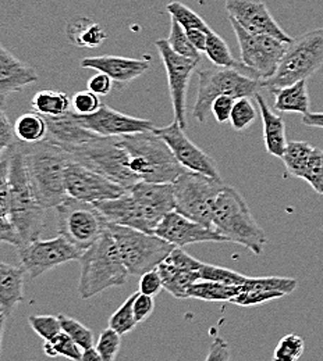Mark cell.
I'll list each match as a JSON object with an SVG mask.
<instances>
[{
	"label": "cell",
	"mask_w": 323,
	"mask_h": 361,
	"mask_svg": "<svg viewBox=\"0 0 323 361\" xmlns=\"http://www.w3.org/2000/svg\"><path fill=\"white\" fill-rule=\"evenodd\" d=\"M323 67V27L293 39L278 64L275 75L262 82L271 92L311 78Z\"/></svg>",
	"instance_id": "cell-7"
},
{
	"label": "cell",
	"mask_w": 323,
	"mask_h": 361,
	"mask_svg": "<svg viewBox=\"0 0 323 361\" xmlns=\"http://www.w3.org/2000/svg\"><path fill=\"white\" fill-rule=\"evenodd\" d=\"M231 28L237 37L241 63L262 82L272 78L287 50V42L272 35L251 34L235 20L229 18Z\"/></svg>",
	"instance_id": "cell-12"
},
{
	"label": "cell",
	"mask_w": 323,
	"mask_h": 361,
	"mask_svg": "<svg viewBox=\"0 0 323 361\" xmlns=\"http://www.w3.org/2000/svg\"><path fill=\"white\" fill-rule=\"evenodd\" d=\"M213 229L229 242L247 247L255 256H261L268 243L265 231L254 219L245 199L230 185H226L216 199Z\"/></svg>",
	"instance_id": "cell-5"
},
{
	"label": "cell",
	"mask_w": 323,
	"mask_h": 361,
	"mask_svg": "<svg viewBox=\"0 0 323 361\" xmlns=\"http://www.w3.org/2000/svg\"><path fill=\"white\" fill-rule=\"evenodd\" d=\"M155 46L163 61L172 104L175 110V120L180 127L187 128V93L191 77L194 75L199 61L177 54L168 44V39H158Z\"/></svg>",
	"instance_id": "cell-14"
},
{
	"label": "cell",
	"mask_w": 323,
	"mask_h": 361,
	"mask_svg": "<svg viewBox=\"0 0 323 361\" xmlns=\"http://www.w3.org/2000/svg\"><path fill=\"white\" fill-rule=\"evenodd\" d=\"M66 190L77 200L98 203L116 199L126 193V188L77 161L73 156L66 173Z\"/></svg>",
	"instance_id": "cell-15"
},
{
	"label": "cell",
	"mask_w": 323,
	"mask_h": 361,
	"mask_svg": "<svg viewBox=\"0 0 323 361\" xmlns=\"http://www.w3.org/2000/svg\"><path fill=\"white\" fill-rule=\"evenodd\" d=\"M225 8L229 18L235 20L245 31L251 34H266L290 44L291 37L278 25L262 0H225Z\"/></svg>",
	"instance_id": "cell-18"
},
{
	"label": "cell",
	"mask_w": 323,
	"mask_h": 361,
	"mask_svg": "<svg viewBox=\"0 0 323 361\" xmlns=\"http://www.w3.org/2000/svg\"><path fill=\"white\" fill-rule=\"evenodd\" d=\"M78 295L83 300L127 283L130 272L123 264L113 236L106 232L80 259Z\"/></svg>",
	"instance_id": "cell-3"
},
{
	"label": "cell",
	"mask_w": 323,
	"mask_h": 361,
	"mask_svg": "<svg viewBox=\"0 0 323 361\" xmlns=\"http://www.w3.org/2000/svg\"><path fill=\"white\" fill-rule=\"evenodd\" d=\"M107 231L116 242L123 264L130 275L136 276L156 270L176 247L155 233L129 226L107 224Z\"/></svg>",
	"instance_id": "cell-8"
},
{
	"label": "cell",
	"mask_w": 323,
	"mask_h": 361,
	"mask_svg": "<svg viewBox=\"0 0 323 361\" xmlns=\"http://www.w3.org/2000/svg\"><path fill=\"white\" fill-rule=\"evenodd\" d=\"M173 186L176 212L202 226L213 228L215 203L226 183L199 173L185 171L173 182Z\"/></svg>",
	"instance_id": "cell-10"
},
{
	"label": "cell",
	"mask_w": 323,
	"mask_h": 361,
	"mask_svg": "<svg viewBox=\"0 0 323 361\" xmlns=\"http://www.w3.org/2000/svg\"><path fill=\"white\" fill-rule=\"evenodd\" d=\"M102 102L98 94H95L91 90H81L77 92L71 97V107L73 111L78 116H90L96 113L102 107Z\"/></svg>",
	"instance_id": "cell-47"
},
{
	"label": "cell",
	"mask_w": 323,
	"mask_h": 361,
	"mask_svg": "<svg viewBox=\"0 0 323 361\" xmlns=\"http://www.w3.org/2000/svg\"><path fill=\"white\" fill-rule=\"evenodd\" d=\"M168 44L177 54L201 61V53L191 44L184 28L173 18L170 23V35L168 38Z\"/></svg>",
	"instance_id": "cell-39"
},
{
	"label": "cell",
	"mask_w": 323,
	"mask_h": 361,
	"mask_svg": "<svg viewBox=\"0 0 323 361\" xmlns=\"http://www.w3.org/2000/svg\"><path fill=\"white\" fill-rule=\"evenodd\" d=\"M315 146L303 140H290L287 149L281 157L286 170L290 176L303 178L304 171L310 163Z\"/></svg>",
	"instance_id": "cell-32"
},
{
	"label": "cell",
	"mask_w": 323,
	"mask_h": 361,
	"mask_svg": "<svg viewBox=\"0 0 323 361\" xmlns=\"http://www.w3.org/2000/svg\"><path fill=\"white\" fill-rule=\"evenodd\" d=\"M37 71L18 60L4 45H0V99L6 103L7 96L21 92L38 82Z\"/></svg>",
	"instance_id": "cell-23"
},
{
	"label": "cell",
	"mask_w": 323,
	"mask_h": 361,
	"mask_svg": "<svg viewBox=\"0 0 323 361\" xmlns=\"http://www.w3.org/2000/svg\"><path fill=\"white\" fill-rule=\"evenodd\" d=\"M303 124L312 128H323V111L322 113L310 111L308 114L303 116Z\"/></svg>",
	"instance_id": "cell-55"
},
{
	"label": "cell",
	"mask_w": 323,
	"mask_h": 361,
	"mask_svg": "<svg viewBox=\"0 0 323 361\" xmlns=\"http://www.w3.org/2000/svg\"><path fill=\"white\" fill-rule=\"evenodd\" d=\"M83 127L93 131V134L105 137L133 135L139 133H153L155 124L151 120L133 117L114 110L106 104L90 116L76 114Z\"/></svg>",
	"instance_id": "cell-19"
},
{
	"label": "cell",
	"mask_w": 323,
	"mask_h": 361,
	"mask_svg": "<svg viewBox=\"0 0 323 361\" xmlns=\"http://www.w3.org/2000/svg\"><path fill=\"white\" fill-rule=\"evenodd\" d=\"M211 31L212 30H209V31H206V30H189V31H187L191 44L199 53H205L208 35H209Z\"/></svg>",
	"instance_id": "cell-54"
},
{
	"label": "cell",
	"mask_w": 323,
	"mask_h": 361,
	"mask_svg": "<svg viewBox=\"0 0 323 361\" xmlns=\"http://www.w3.org/2000/svg\"><path fill=\"white\" fill-rule=\"evenodd\" d=\"M59 319L61 324V331L66 332L83 350L93 348V334L90 328L71 317L60 314Z\"/></svg>",
	"instance_id": "cell-42"
},
{
	"label": "cell",
	"mask_w": 323,
	"mask_h": 361,
	"mask_svg": "<svg viewBox=\"0 0 323 361\" xmlns=\"http://www.w3.org/2000/svg\"><path fill=\"white\" fill-rule=\"evenodd\" d=\"M254 99L257 100L259 114L262 118L265 149L271 156L281 159L288 145V140L286 137L284 120L281 116H278L271 109V106L266 103L261 93H258Z\"/></svg>",
	"instance_id": "cell-25"
},
{
	"label": "cell",
	"mask_w": 323,
	"mask_h": 361,
	"mask_svg": "<svg viewBox=\"0 0 323 361\" xmlns=\"http://www.w3.org/2000/svg\"><path fill=\"white\" fill-rule=\"evenodd\" d=\"M17 253L25 272L31 278H38L69 262H80L84 250L59 235L47 240L37 239L17 249Z\"/></svg>",
	"instance_id": "cell-13"
},
{
	"label": "cell",
	"mask_w": 323,
	"mask_h": 361,
	"mask_svg": "<svg viewBox=\"0 0 323 361\" xmlns=\"http://www.w3.org/2000/svg\"><path fill=\"white\" fill-rule=\"evenodd\" d=\"M25 270L13 264H0V312L10 317L16 307L24 300Z\"/></svg>",
	"instance_id": "cell-26"
},
{
	"label": "cell",
	"mask_w": 323,
	"mask_h": 361,
	"mask_svg": "<svg viewBox=\"0 0 323 361\" xmlns=\"http://www.w3.org/2000/svg\"><path fill=\"white\" fill-rule=\"evenodd\" d=\"M247 279L248 276L225 267H219L208 263H202V267H201V281H213V282L231 285V286H242L247 282Z\"/></svg>",
	"instance_id": "cell-40"
},
{
	"label": "cell",
	"mask_w": 323,
	"mask_h": 361,
	"mask_svg": "<svg viewBox=\"0 0 323 361\" xmlns=\"http://www.w3.org/2000/svg\"><path fill=\"white\" fill-rule=\"evenodd\" d=\"M54 210L59 235L64 236L84 252L107 229V221L93 203L69 196Z\"/></svg>",
	"instance_id": "cell-11"
},
{
	"label": "cell",
	"mask_w": 323,
	"mask_h": 361,
	"mask_svg": "<svg viewBox=\"0 0 323 361\" xmlns=\"http://www.w3.org/2000/svg\"><path fill=\"white\" fill-rule=\"evenodd\" d=\"M155 310V299L153 296H148L139 292L134 300V316L139 322L148 319Z\"/></svg>",
	"instance_id": "cell-52"
},
{
	"label": "cell",
	"mask_w": 323,
	"mask_h": 361,
	"mask_svg": "<svg viewBox=\"0 0 323 361\" xmlns=\"http://www.w3.org/2000/svg\"><path fill=\"white\" fill-rule=\"evenodd\" d=\"M205 361H231L230 346L222 336H213Z\"/></svg>",
	"instance_id": "cell-51"
},
{
	"label": "cell",
	"mask_w": 323,
	"mask_h": 361,
	"mask_svg": "<svg viewBox=\"0 0 323 361\" xmlns=\"http://www.w3.org/2000/svg\"><path fill=\"white\" fill-rule=\"evenodd\" d=\"M301 180H307L312 189L323 195V150L319 147L314 149V153L310 159V163L304 171Z\"/></svg>",
	"instance_id": "cell-45"
},
{
	"label": "cell",
	"mask_w": 323,
	"mask_h": 361,
	"mask_svg": "<svg viewBox=\"0 0 323 361\" xmlns=\"http://www.w3.org/2000/svg\"><path fill=\"white\" fill-rule=\"evenodd\" d=\"M168 13L172 16L173 20H176L185 31L189 30H212L206 21L198 16L192 8L183 4L182 1H170L166 4Z\"/></svg>",
	"instance_id": "cell-38"
},
{
	"label": "cell",
	"mask_w": 323,
	"mask_h": 361,
	"mask_svg": "<svg viewBox=\"0 0 323 361\" xmlns=\"http://www.w3.org/2000/svg\"><path fill=\"white\" fill-rule=\"evenodd\" d=\"M202 262L191 257L182 247L175 250L159 264L163 289L176 299H188L189 288L201 281Z\"/></svg>",
	"instance_id": "cell-20"
},
{
	"label": "cell",
	"mask_w": 323,
	"mask_h": 361,
	"mask_svg": "<svg viewBox=\"0 0 323 361\" xmlns=\"http://www.w3.org/2000/svg\"><path fill=\"white\" fill-rule=\"evenodd\" d=\"M198 75L196 99L192 107V116L199 124H205L212 114V103L219 96L255 97L262 88V81L258 80L245 66L235 67H212L201 70Z\"/></svg>",
	"instance_id": "cell-6"
},
{
	"label": "cell",
	"mask_w": 323,
	"mask_h": 361,
	"mask_svg": "<svg viewBox=\"0 0 323 361\" xmlns=\"http://www.w3.org/2000/svg\"><path fill=\"white\" fill-rule=\"evenodd\" d=\"M87 87L98 96H106L113 90V80L103 73H98L90 78Z\"/></svg>",
	"instance_id": "cell-53"
},
{
	"label": "cell",
	"mask_w": 323,
	"mask_h": 361,
	"mask_svg": "<svg viewBox=\"0 0 323 361\" xmlns=\"http://www.w3.org/2000/svg\"><path fill=\"white\" fill-rule=\"evenodd\" d=\"M286 296L281 292L276 290H266V289H249V290H241L230 303L248 307V306H258L262 303H268L272 300H277L280 298Z\"/></svg>",
	"instance_id": "cell-43"
},
{
	"label": "cell",
	"mask_w": 323,
	"mask_h": 361,
	"mask_svg": "<svg viewBox=\"0 0 323 361\" xmlns=\"http://www.w3.org/2000/svg\"><path fill=\"white\" fill-rule=\"evenodd\" d=\"M137 295L139 292L127 298V300L109 318V328L114 329L122 336L130 334L139 324L137 318L134 316V300Z\"/></svg>",
	"instance_id": "cell-37"
},
{
	"label": "cell",
	"mask_w": 323,
	"mask_h": 361,
	"mask_svg": "<svg viewBox=\"0 0 323 361\" xmlns=\"http://www.w3.org/2000/svg\"><path fill=\"white\" fill-rule=\"evenodd\" d=\"M20 142L14 133V124L10 123L4 110L0 111V153L10 149L13 145Z\"/></svg>",
	"instance_id": "cell-50"
},
{
	"label": "cell",
	"mask_w": 323,
	"mask_h": 361,
	"mask_svg": "<svg viewBox=\"0 0 323 361\" xmlns=\"http://www.w3.org/2000/svg\"><path fill=\"white\" fill-rule=\"evenodd\" d=\"M67 39L81 49H96L102 45L107 34L98 23L88 17H76L66 25Z\"/></svg>",
	"instance_id": "cell-28"
},
{
	"label": "cell",
	"mask_w": 323,
	"mask_h": 361,
	"mask_svg": "<svg viewBox=\"0 0 323 361\" xmlns=\"http://www.w3.org/2000/svg\"><path fill=\"white\" fill-rule=\"evenodd\" d=\"M14 133L20 142L34 145L47 140V124L44 116L38 113H25L14 123Z\"/></svg>",
	"instance_id": "cell-31"
},
{
	"label": "cell",
	"mask_w": 323,
	"mask_h": 361,
	"mask_svg": "<svg viewBox=\"0 0 323 361\" xmlns=\"http://www.w3.org/2000/svg\"><path fill=\"white\" fill-rule=\"evenodd\" d=\"M47 124V140L70 150L86 142H90L99 135L81 126L74 111H69L60 117H45Z\"/></svg>",
	"instance_id": "cell-24"
},
{
	"label": "cell",
	"mask_w": 323,
	"mask_h": 361,
	"mask_svg": "<svg viewBox=\"0 0 323 361\" xmlns=\"http://www.w3.org/2000/svg\"><path fill=\"white\" fill-rule=\"evenodd\" d=\"M141 216L155 233L156 226L172 212L176 210L173 183H153L139 180L127 189Z\"/></svg>",
	"instance_id": "cell-17"
},
{
	"label": "cell",
	"mask_w": 323,
	"mask_h": 361,
	"mask_svg": "<svg viewBox=\"0 0 323 361\" xmlns=\"http://www.w3.org/2000/svg\"><path fill=\"white\" fill-rule=\"evenodd\" d=\"M241 292V286H231L213 281H198L188 290V299L204 302H231Z\"/></svg>",
	"instance_id": "cell-30"
},
{
	"label": "cell",
	"mask_w": 323,
	"mask_h": 361,
	"mask_svg": "<svg viewBox=\"0 0 323 361\" xmlns=\"http://www.w3.org/2000/svg\"><path fill=\"white\" fill-rule=\"evenodd\" d=\"M234 103H235V99L231 96H219L218 99H215V102L212 103L211 111L218 124L225 126L230 123Z\"/></svg>",
	"instance_id": "cell-48"
},
{
	"label": "cell",
	"mask_w": 323,
	"mask_h": 361,
	"mask_svg": "<svg viewBox=\"0 0 323 361\" xmlns=\"http://www.w3.org/2000/svg\"><path fill=\"white\" fill-rule=\"evenodd\" d=\"M42 350L47 357H64L71 361L83 360V349L66 334L60 332L50 341H44Z\"/></svg>",
	"instance_id": "cell-33"
},
{
	"label": "cell",
	"mask_w": 323,
	"mask_h": 361,
	"mask_svg": "<svg viewBox=\"0 0 323 361\" xmlns=\"http://www.w3.org/2000/svg\"><path fill=\"white\" fill-rule=\"evenodd\" d=\"M77 161L129 189L139 182L129 164V154L120 137L98 136L67 150Z\"/></svg>",
	"instance_id": "cell-9"
},
{
	"label": "cell",
	"mask_w": 323,
	"mask_h": 361,
	"mask_svg": "<svg viewBox=\"0 0 323 361\" xmlns=\"http://www.w3.org/2000/svg\"><path fill=\"white\" fill-rule=\"evenodd\" d=\"M155 235L172 243L176 247H184L187 245L195 243H229L228 238L222 236L213 228L202 226L176 210L169 213L155 229Z\"/></svg>",
	"instance_id": "cell-21"
},
{
	"label": "cell",
	"mask_w": 323,
	"mask_h": 361,
	"mask_svg": "<svg viewBox=\"0 0 323 361\" xmlns=\"http://www.w3.org/2000/svg\"><path fill=\"white\" fill-rule=\"evenodd\" d=\"M122 348V335L114 329L107 328L100 332L95 349L99 352L105 361H114L116 356Z\"/></svg>",
	"instance_id": "cell-44"
},
{
	"label": "cell",
	"mask_w": 323,
	"mask_h": 361,
	"mask_svg": "<svg viewBox=\"0 0 323 361\" xmlns=\"http://www.w3.org/2000/svg\"><path fill=\"white\" fill-rule=\"evenodd\" d=\"M81 361H105L102 359V356L99 355V352L91 348V349H87L83 352V360Z\"/></svg>",
	"instance_id": "cell-56"
},
{
	"label": "cell",
	"mask_w": 323,
	"mask_h": 361,
	"mask_svg": "<svg viewBox=\"0 0 323 361\" xmlns=\"http://www.w3.org/2000/svg\"><path fill=\"white\" fill-rule=\"evenodd\" d=\"M205 54L216 67H235V68H240V67L244 66L241 61L234 59L228 42L219 34H216L213 30L208 35Z\"/></svg>",
	"instance_id": "cell-34"
},
{
	"label": "cell",
	"mask_w": 323,
	"mask_h": 361,
	"mask_svg": "<svg viewBox=\"0 0 323 361\" xmlns=\"http://www.w3.org/2000/svg\"><path fill=\"white\" fill-rule=\"evenodd\" d=\"M153 133L165 140L177 161L188 171L222 180L216 161L187 136L176 120L170 126L155 128Z\"/></svg>",
	"instance_id": "cell-16"
},
{
	"label": "cell",
	"mask_w": 323,
	"mask_h": 361,
	"mask_svg": "<svg viewBox=\"0 0 323 361\" xmlns=\"http://www.w3.org/2000/svg\"><path fill=\"white\" fill-rule=\"evenodd\" d=\"M0 154L7 160L8 180V200L4 206H0V219H10L18 231L23 246H25L40 239L45 229L47 209L38 202L34 193L25 161L24 143L17 142Z\"/></svg>",
	"instance_id": "cell-1"
},
{
	"label": "cell",
	"mask_w": 323,
	"mask_h": 361,
	"mask_svg": "<svg viewBox=\"0 0 323 361\" xmlns=\"http://www.w3.org/2000/svg\"><path fill=\"white\" fill-rule=\"evenodd\" d=\"M259 109L252 102V97H240L235 99L233 113H231V128L237 133H242L249 128L258 117Z\"/></svg>",
	"instance_id": "cell-36"
},
{
	"label": "cell",
	"mask_w": 323,
	"mask_h": 361,
	"mask_svg": "<svg viewBox=\"0 0 323 361\" xmlns=\"http://www.w3.org/2000/svg\"><path fill=\"white\" fill-rule=\"evenodd\" d=\"M297 286L298 281L288 276H248L247 282L241 286V290L266 289L290 295L297 289Z\"/></svg>",
	"instance_id": "cell-35"
},
{
	"label": "cell",
	"mask_w": 323,
	"mask_h": 361,
	"mask_svg": "<svg viewBox=\"0 0 323 361\" xmlns=\"http://www.w3.org/2000/svg\"><path fill=\"white\" fill-rule=\"evenodd\" d=\"M31 107L44 117H60L71 111V99L64 92L45 90L34 94Z\"/></svg>",
	"instance_id": "cell-29"
},
{
	"label": "cell",
	"mask_w": 323,
	"mask_h": 361,
	"mask_svg": "<svg viewBox=\"0 0 323 361\" xmlns=\"http://www.w3.org/2000/svg\"><path fill=\"white\" fill-rule=\"evenodd\" d=\"M163 289V282L160 278V274L156 270L145 272L139 279V292L148 296H156Z\"/></svg>",
	"instance_id": "cell-49"
},
{
	"label": "cell",
	"mask_w": 323,
	"mask_h": 361,
	"mask_svg": "<svg viewBox=\"0 0 323 361\" xmlns=\"http://www.w3.org/2000/svg\"><path fill=\"white\" fill-rule=\"evenodd\" d=\"M304 339L297 334H287L283 336L274 352L272 361H298L304 353Z\"/></svg>",
	"instance_id": "cell-41"
},
{
	"label": "cell",
	"mask_w": 323,
	"mask_h": 361,
	"mask_svg": "<svg viewBox=\"0 0 323 361\" xmlns=\"http://www.w3.org/2000/svg\"><path fill=\"white\" fill-rule=\"evenodd\" d=\"M119 137L129 154L130 169L139 180L173 183L188 171L177 161L165 140L155 133H139Z\"/></svg>",
	"instance_id": "cell-4"
},
{
	"label": "cell",
	"mask_w": 323,
	"mask_h": 361,
	"mask_svg": "<svg viewBox=\"0 0 323 361\" xmlns=\"http://www.w3.org/2000/svg\"><path fill=\"white\" fill-rule=\"evenodd\" d=\"M81 67L103 73L109 75L113 82L117 84V87H124L145 74L149 70L151 63L148 59H130L103 54L81 60Z\"/></svg>",
	"instance_id": "cell-22"
},
{
	"label": "cell",
	"mask_w": 323,
	"mask_h": 361,
	"mask_svg": "<svg viewBox=\"0 0 323 361\" xmlns=\"http://www.w3.org/2000/svg\"><path fill=\"white\" fill-rule=\"evenodd\" d=\"M28 324L33 328V331L44 341H50L61 332V324L59 317L30 316Z\"/></svg>",
	"instance_id": "cell-46"
},
{
	"label": "cell",
	"mask_w": 323,
	"mask_h": 361,
	"mask_svg": "<svg viewBox=\"0 0 323 361\" xmlns=\"http://www.w3.org/2000/svg\"><path fill=\"white\" fill-rule=\"evenodd\" d=\"M275 96L274 110L280 113L308 114L311 111V99L307 80L271 92Z\"/></svg>",
	"instance_id": "cell-27"
},
{
	"label": "cell",
	"mask_w": 323,
	"mask_h": 361,
	"mask_svg": "<svg viewBox=\"0 0 323 361\" xmlns=\"http://www.w3.org/2000/svg\"><path fill=\"white\" fill-rule=\"evenodd\" d=\"M28 176L38 202L45 209H56L69 195L66 190V173L71 154L63 147L44 140L24 143Z\"/></svg>",
	"instance_id": "cell-2"
}]
</instances>
